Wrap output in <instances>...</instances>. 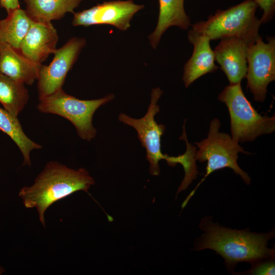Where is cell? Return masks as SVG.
Returning <instances> with one entry per match:
<instances>
[{
    "label": "cell",
    "instance_id": "cell-1",
    "mask_svg": "<svg viewBox=\"0 0 275 275\" xmlns=\"http://www.w3.org/2000/svg\"><path fill=\"white\" fill-rule=\"evenodd\" d=\"M199 228L203 233L195 240V251H214L223 257L231 273H234L238 263L245 262L252 265L274 258V249L267 246L268 242L274 237V229L266 233L251 232L249 229H233L214 223L211 216L201 219Z\"/></svg>",
    "mask_w": 275,
    "mask_h": 275
},
{
    "label": "cell",
    "instance_id": "cell-2",
    "mask_svg": "<svg viewBox=\"0 0 275 275\" xmlns=\"http://www.w3.org/2000/svg\"><path fill=\"white\" fill-rule=\"evenodd\" d=\"M94 183L84 168L74 170L58 161H49L32 185L21 188L19 196L26 208H36L45 227L44 214L50 205L77 191L87 192Z\"/></svg>",
    "mask_w": 275,
    "mask_h": 275
},
{
    "label": "cell",
    "instance_id": "cell-3",
    "mask_svg": "<svg viewBox=\"0 0 275 275\" xmlns=\"http://www.w3.org/2000/svg\"><path fill=\"white\" fill-rule=\"evenodd\" d=\"M162 93L163 91L158 87L152 90L150 103L147 113L141 118H133L122 113L119 115V121L136 130L142 147L146 149V159L149 162V172L152 175H159V161L161 159L166 160L171 167L180 163L185 173H189L195 169L196 164L195 153L191 149L187 148L184 154L176 157L163 154L161 152V137L166 127L158 124L155 120V116L160 111L157 102Z\"/></svg>",
    "mask_w": 275,
    "mask_h": 275
},
{
    "label": "cell",
    "instance_id": "cell-4",
    "mask_svg": "<svg viewBox=\"0 0 275 275\" xmlns=\"http://www.w3.org/2000/svg\"><path fill=\"white\" fill-rule=\"evenodd\" d=\"M258 7L254 0H244L226 10H217L207 20L192 25L190 31L210 41L238 37L251 44L261 37V23L256 16Z\"/></svg>",
    "mask_w": 275,
    "mask_h": 275
},
{
    "label": "cell",
    "instance_id": "cell-5",
    "mask_svg": "<svg viewBox=\"0 0 275 275\" xmlns=\"http://www.w3.org/2000/svg\"><path fill=\"white\" fill-rule=\"evenodd\" d=\"M220 127V121L217 118L213 119L210 122L207 137L195 143L198 148L196 151L195 159L201 162L207 161L206 173L183 202L182 205L184 206H186L206 178L219 169L230 168L241 177L245 184L249 185L251 183V178L237 163L239 153H250L244 151L239 143L234 140L229 134L219 132Z\"/></svg>",
    "mask_w": 275,
    "mask_h": 275
},
{
    "label": "cell",
    "instance_id": "cell-6",
    "mask_svg": "<svg viewBox=\"0 0 275 275\" xmlns=\"http://www.w3.org/2000/svg\"><path fill=\"white\" fill-rule=\"evenodd\" d=\"M218 99L228 107L231 137L238 143L252 142L275 130L274 115L269 117L259 114L244 95L241 83L226 86Z\"/></svg>",
    "mask_w": 275,
    "mask_h": 275
},
{
    "label": "cell",
    "instance_id": "cell-7",
    "mask_svg": "<svg viewBox=\"0 0 275 275\" xmlns=\"http://www.w3.org/2000/svg\"><path fill=\"white\" fill-rule=\"evenodd\" d=\"M114 98L113 94H109L99 99L81 100L67 94L62 89L40 100L37 107L40 113L65 118L74 126L80 139L90 142L97 133L93 124L95 112Z\"/></svg>",
    "mask_w": 275,
    "mask_h": 275
},
{
    "label": "cell",
    "instance_id": "cell-8",
    "mask_svg": "<svg viewBox=\"0 0 275 275\" xmlns=\"http://www.w3.org/2000/svg\"><path fill=\"white\" fill-rule=\"evenodd\" d=\"M262 37L248 46L246 60L247 87L255 101L263 102L269 84L275 80V38Z\"/></svg>",
    "mask_w": 275,
    "mask_h": 275
},
{
    "label": "cell",
    "instance_id": "cell-9",
    "mask_svg": "<svg viewBox=\"0 0 275 275\" xmlns=\"http://www.w3.org/2000/svg\"><path fill=\"white\" fill-rule=\"evenodd\" d=\"M86 44L85 38L72 37L61 47L56 48L49 65L41 66L37 79L39 101L62 89L68 72Z\"/></svg>",
    "mask_w": 275,
    "mask_h": 275
},
{
    "label": "cell",
    "instance_id": "cell-10",
    "mask_svg": "<svg viewBox=\"0 0 275 275\" xmlns=\"http://www.w3.org/2000/svg\"><path fill=\"white\" fill-rule=\"evenodd\" d=\"M144 5L132 0L104 2L89 9L74 13L72 24L85 27L96 24L113 25L125 31L130 27L134 14L143 9Z\"/></svg>",
    "mask_w": 275,
    "mask_h": 275
},
{
    "label": "cell",
    "instance_id": "cell-11",
    "mask_svg": "<svg viewBox=\"0 0 275 275\" xmlns=\"http://www.w3.org/2000/svg\"><path fill=\"white\" fill-rule=\"evenodd\" d=\"M248 45L241 38L229 37L221 39L213 50L215 61L226 74L230 85L241 83L246 77Z\"/></svg>",
    "mask_w": 275,
    "mask_h": 275
},
{
    "label": "cell",
    "instance_id": "cell-12",
    "mask_svg": "<svg viewBox=\"0 0 275 275\" xmlns=\"http://www.w3.org/2000/svg\"><path fill=\"white\" fill-rule=\"evenodd\" d=\"M57 31L51 22L33 20L19 50L35 64L42 65L56 49Z\"/></svg>",
    "mask_w": 275,
    "mask_h": 275
},
{
    "label": "cell",
    "instance_id": "cell-13",
    "mask_svg": "<svg viewBox=\"0 0 275 275\" xmlns=\"http://www.w3.org/2000/svg\"><path fill=\"white\" fill-rule=\"evenodd\" d=\"M187 38L193 45L194 50L183 68L182 80L186 88L198 78L216 71L218 68L215 64L214 52L207 37L195 34L189 30Z\"/></svg>",
    "mask_w": 275,
    "mask_h": 275
},
{
    "label": "cell",
    "instance_id": "cell-14",
    "mask_svg": "<svg viewBox=\"0 0 275 275\" xmlns=\"http://www.w3.org/2000/svg\"><path fill=\"white\" fill-rule=\"evenodd\" d=\"M42 65L34 63L20 51L0 42V73L27 85L37 80Z\"/></svg>",
    "mask_w": 275,
    "mask_h": 275
},
{
    "label": "cell",
    "instance_id": "cell-15",
    "mask_svg": "<svg viewBox=\"0 0 275 275\" xmlns=\"http://www.w3.org/2000/svg\"><path fill=\"white\" fill-rule=\"evenodd\" d=\"M184 0H158L159 14L156 26L148 36L150 44L155 49L165 31L176 26L187 30L191 25L190 19L185 12Z\"/></svg>",
    "mask_w": 275,
    "mask_h": 275
},
{
    "label": "cell",
    "instance_id": "cell-16",
    "mask_svg": "<svg viewBox=\"0 0 275 275\" xmlns=\"http://www.w3.org/2000/svg\"><path fill=\"white\" fill-rule=\"evenodd\" d=\"M82 0H24L25 11L35 21L51 22L63 18L68 12L74 13Z\"/></svg>",
    "mask_w": 275,
    "mask_h": 275
},
{
    "label": "cell",
    "instance_id": "cell-17",
    "mask_svg": "<svg viewBox=\"0 0 275 275\" xmlns=\"http://www.w3.org/2000/svg\"><path fill=\"white\" fill-rule=\"evenodd\" d=\"M32 21L25 10L20 8L11 11L0 20V42L19 50Z\"/></svg>",
    "mask_w": 275,
    "mask_h": 275
},
{
    "label": "cell",
    "instance_id": "cell-18",
    "mask_svg": "<svg viewBox=\"0 0 275 275\" xmlns=\"http://www.w3.org/2000/svg\"><path fill=\"white\" fill-rule=\"evenodd\" d=\"M0 130L16 144L23 158V165L31 166V152L42 146L30 139L24 133L17 117L0 107Z\"/></svg>",
    "mask_w": 275,
    "mask_h": 275
},
{
    "label": "cell",
    "instance_id": "cell-19",
    "mask_svg": "<svg viewBox=\"0 0 275 275\" xmlns=\"http://www.w3.org/2000/svg\"><path fill=\"white\" fill-rule=\"evenodd\" d=\"M29 98L25 85L0 73V103L16 117L23 109Z\"/></svg>",
    "mask_w": 275,
    "mask_h": 275
},
{
    "label": "cell",
    "instance_id": "cell-20",
    "mask_svg": "<svg viewBox=\"0 0 275 275\" xmlns=\"http://www.w3.org/2000/svg\"><path fill=\"white\" fill-rule=\"evenodd\" d=\"M274 258L259 261L251 265L248 270L241 272L243 274L274 275L275 273Z\"/></svg>",
    "mask_w": 275,
    "mask_h": 275
},
{
    "label": "cell",
    "instance_id": "cell-21",
    "mask_svg": "<svg viewBox=\"0 0 275 275\" xmlns=\"http://www.w3.org/2000/svg\"><path fill=\"white\" fill-rule=\"evenodd\" d=\"M258 7L263 11L260 22L266 23L273 18L275 12V0H254Z\"/></svg>",
    "mask_w": 275,
    "mask_h": 275
},
{
    "label": "cell",
    "instance_id": "cell-22",
    "mask_svg": "<svg viewBox=\"0 0 275 275\" xmlns=\"http://www.w3.org/2000/svg\"><path fill=\"white\" fill-rule=\"evenodd\" d=\"M1 7L4 8L7 13L20 8L19 0H0Z\"/></svg>",
    "mask_w": 275,
    "mask_h": 275
}]
</instances>
